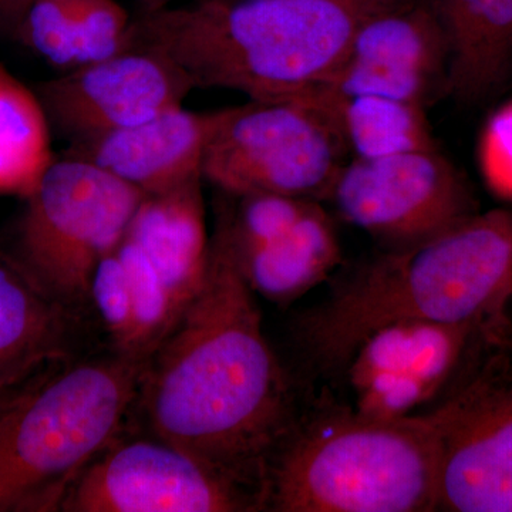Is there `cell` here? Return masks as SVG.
<instances>
[{
	"instance_id": "ffe728a7",
	"label": "cell",
	"mask_w": 512,
	"mask_h": 512,
	"mask_svg": "<svg viewBox=\"0 0 512 512\" xmlns=\"http://www.w3.org/2000/svg\"><path fill=\"white\" fill-rule=\"evenodd\" d=\"M50 130L37 94L0 63V194H32L55 161Z\"/></svg>"
},
{
	"instance_id": "7c38bea8",
	"label": "cell",
	"mask_w": 512,
	"mask_h": 512,
	"mask_svg": "<svg viewBox=\"0 0 512 512\" xmlns=\"http://www.w3.org/2000/svg\"><path fill=\"white\" fill-rule=\"evenodd\" d=\"M478 329L466 323L403 320L375 330L345 366L353 413L382 420L413 416L443 389Z\"/></svg>"
},
{
	"instance_id": "4316f807",
	"label": "cell",
	"mask_w": 512,
	"mask_h": 512,
	"mask_svg": "<svg viewBox=\"0 0 512 512\" xmlns=\"http://www.w3.org/2000/svg\"><path fill=\"white\" fill-rule=\"evenodd\" d=\"M36 376H33L32 379L28 380V382L18 384V386L0 390V419H2L3 414L8 412L13 404L18 402L20 397H22V394L29 389L30 384H32L33 379H35Z\"/></svg>"
},
{
	"instance_id": "603a6c76",
	"label": "cell",
	"mask_w": 512,
	"mask_h": 512,
	"mask_svg": "<svg viewBox=\"0 0 512 512\" xmlns=\"http://www.w3.org/2000/svg\"><path fill=\"white\" fill-rule=\"evenodd\" d=\"M90 303L100 313L101 322L113 342L114 352L138 359L130 282L117 248L97 265L90 289Z\"/></svg>"
},
{
	"instance_id": "d4e9b609",
	"label": "cell",
	"mask_w": 512,
	"mask_h": 512,
	"mask_svg": "<svg viewBox=\"0 0 512 512\" xmlns=\"http://www.w3.org/2000/svg\"><path fill=\"white\" fill-rule=\"evenodd\" d=\"M478 160L491 191L512 201V101L495 111L485 124Z\"/></svg>"
},
{
	"instance_id": "9a60e30c",
	"label": "cell",
	"mask_w": 512,
	"mask_h": 512,
	"mask_svg": "<svg viewBox=\"0 0 512 512\" xmlns=\"http://www.w3.org/2000/svg\"><path fill=\"white\" fill-rule=\"evenodd\" d=\"M77 313L50 295L18 256L0 247V390L69 360Z\"/></svg>"
},
{
	"instance_id": "9c48e42d",
	"label": "cell",
	"mask_w": 512,
	"mask_h": 512,
	"mask_svg": "<svg viewBox=\"0 0 512 512\" xmlns=\"http://www.w3.org/2000/svg\"><path fill=\"white\" fill-rule=\"evenodd\" d=\"M264 498L156 439L117 437L70 484L59 511L241 512Z\"/></svg>"
},
{
	"instance_id": "30bf717a",
	"label": "cell",
	"mask_w": 512,
	"mask_h": 512,
	"mask_svg": "<svg viewBox=\"0 0 512 512\" xmlns=\"http://www.w3.org/2000/svg\"><path fill=\"white\" fill-rule=\"evenodd\" d=\"M194 89L190 77L167 57L128 47L37 84L35 93L50 128L74 143L183 106Z\"/></svg>"
},
{
	"instance_id": "8fae6325",
	"label": "cell",
	"mask_w": 512,
	"mask_h": 512,
	"mask_svg": "<svg viewBox=\"0 0 512 512\" xmlns=\"http://www.w3.org/2000/svg\"><path fill=\"white\" fill-rule=\"evenodd\" d=\"M447 73V39L430 3L392 0L360 23L338 69L309 92L380 94L426 107L446 90Z\"/></svg>"
},
{
	"instance_id": "484cf974",
	"label": "cell",
	"mask_w": 512,
	"mask_h": 512,
	"mask_svg": "<svg viewBox=\"0 0 512 512\" xmlns=\"http://www.w3.org/2000/svg\"><path fill=\"white\" fill-rule=\"evenodd\" d=\"M33 0H0V36L15 39Z\"/></svg>"
},
{
	"instance_id": "4fadbf2b",
	"label": "cell",
	"mask_w": 512,
	"mask_h": 512,
	"mask_svg": "<svg viewBox=\"0 0 512 512\" xmlns=\"http://www.w3.org/2000/svg\"><path fill=\"white\" fill-rule=\"evenodd\" d=\"M439 508L512 512V387L477 382L458 394L444 440Z\"/></svg>"
},
{
	"instance_id": "277c9868",
	"label": "cell",
	"mask_w": 512,
	"mask_h": 512,
	"mask_svg": "<svg viewBox=\"0 0 512 512\" xmlns=\"http://www.w3.org/2000/svg\"><path fill=\"white\" fill-rule=\"evenodd\" d=\"M458 396L429 416L343 417L281 447L265 487L279 512H427L439 508L444 440Z\"/></svg>"
},
{
	"instance_id": "2e32d148",
	"label": "cell",
	"mask_w": 512,
	"mask_h": 512,
	"mask_svg": "<svg viewBox=\"0 0 512 512\" xmlns=\"http://www.w3.org/2000/svg\"><path fill=\"white\" fill-rule=\"evenodd\" d=\"M202 181L144 195L126 234L156 266L181 312L200 291L210 262Z\"/></svg>"
},
{
	"instance_id": "8992f818",
	"label": "cell",
	"mask_w": 512,
	"mask_h": 512,
	"mask_svg": "<svg viewBox=\"0 0 512 512\" xmlns=\"http://www.w3.org/2000/svg\"><path fill=\"white\" fill-rule=\"evenodd\" d=\"M338 124L308 97L249 99L210 111L202 178L229 194L329 197L348 163Z\"/></svg>"
},
{
	"instance_id": "52a82bcc",
	"label": "cell",
	"mask_w": 512,
	"mask_h": 512,
	"mask_svg": "<svg viewBox=\"0 0 512 512\" xmlns=\"http://www.w3.org/2000/svg\"><path fill=\"white\" fill-rule=\"evenodd\" d=\"M143 198L97 165L55 158L25 198L12 252L50 295L82 308L97 265L126 237Z\"/></svg>"
},
{
	"instance_id": "6da1fadb",
	"label": "cell",
	"mask_w": 512,
	"mask_h": 512,
	"mask_svg": "<svg viewBox=\"0 0 512 512\" xmlns=\"http://www.w3.org/2000/svg\"><path fill=\"white\" fill-rule=\"evenodd\" d=\"M254 291L227 245L210 238L200 291L148 357L136 404L156 439L264 498L291 424V393Z\"/></svg>"
},
{
	"instance_id": "d6986e66",
	"label": "cell",
	"mask_w": 512,
	"mask_h": 512,
	"mask_svg": "<svg viewBox=\"0 0 512 512\" xmlns=\"http://www.w3.org/2000/svg\"><path fill=\"white\" fill-rule=\"evenodd\" d=\"M302 96L332 116L352 158L437 148L427 123L426 107L420 104L380 94L333 96L309 92Z\"/></svg>"
},
{
	"instance_id": "3957f363",
	"label": "cell",
	"mask_w": 512,
	"mask_h": 512,
	"mask_svg": "<svg viewBox=\"0 0 512 512\" xmlns=\"http://www.w3.org/2000/svg\"><path fill=\"white\" fill-rule=\"evenodd\" d=\"M512 299V212L474 214L410 247L386 249L299 323L320 365H348L375 330L403 320L493 322Z\"/></svg>"
},
{
	"instance_id": "7402d4cb",
	"label": "cell",
	"mask_w": 512,
	"mask_h": 512,
	"mask_svg": "<svg viewBox=\"0 0 512 512\" xmlns=\"http://www.w3.org/2000/svg\"><path fill=\"white\" fill-rule=\"evenodd\" d=\"M15 39L63 73L76 69L74 0H33Z\"/></svg>"
},
{
	"instance_id": "44dd1931",
	"label": "cell",
	"mask_w": 512,
	"mask_h": 512,
	"mask_svg": "<svg viewBox=\"0 0 512 512\" xmlns=\"http://www.w3.org/2000/svg\"><path fill=\"white\" fill-rule=\"evenodd\" d=\"M133 299L136 318L138 359L148 360L154 350L170 335L183 312L178 309L170 289L136 242L124 237L117 247Z\"/></svg>"
},
{
	"instance_id": "5bb4252c",
	"label": "cell",
	"mask_w": 512,
	"mask_h": 512,
	"mask_svg": "<svg viewBox=\"0 0 512 512\" xmlns=\"http://www.w3.org/2000/svg\"><path fill=\"white\" fill-rule=\"evenodd\" d=\"M210 113L175 107L136 126L70 143L64 156L107 171L144 195L202 178Z\"/></svg>"
},
{
	"instance_id": "ac0fdd59",
	"label": "cell",
	"mask_w": 512,
	"mask_h": 512,
	"mask_svg": "<svg viewBox=\"0 0 512 512\" xmlns=\"http://www.w3.org/2000/svg\"><path fill=\"white\" fill-rule=\"evenodd\" d=\"M231 254L249 288L275 303L305 295L328 278L342 259L338 234L318 202L281 237Z\"/></svg>"
},
{
	"instance_id": "83f0119b",
	"label": "cell",
	"mask_w": 512,
	"mask_h": 512,
	"mask_svg": "<svg viewBox=\"0 0 512 512\" xmlns=\"http://www.w3.org/2000/svg\"><path fill=\"white\" fill-rule=\"evenodd\" d=\"M138 2H140L141 12H154V10L174 6L178 0H138Z\"/></svg>"
},
{
	"instance_id": "5b68a950",
	"label": "cell",
	"mask_w": 512,
	"mask_h": 512,
	"mask_svg": "<svg viewBox=\"0 0 512 512\" xmlns=\"http://www.w3.org/2000/svg\"><path fill=\"white\" fill-rule=\"evenodd\" d=\"M146 363L114 352L33 379L0 419V512L60 510L70 484L121 436Z\"/></svg>"
},
{
	"instance_id": "cb8c5ba5",
	"label": "cell",
	"mask_w": 512,
	"mask_h": 512,
	"mask_svg": "<svg viewBox=\"0 0 512 512\" xmlns=\"http://www.w3.org/2000/svg\"><path fill=\"white\" fill-rule=\"evenodd\" d=\"M74 15L77 67L109 59L127 49L131 18L116 0H74Z\"/></svg>"
},
{
	"instance_id": "ba28073f",
	"label": "cell",
	"mask_w": 512,
	"mask_h": 512,
	"mask_svg": "<svg viewBox=\"0 0 512 512\" xmlns=\"http://www.w3.org/2000/svg\"><path fill=\"white\" fill-rule=\"evenodd\" d=\"M328 198L343 220L386 249L427 241L474 215L463 177L439 148L352 158Z\"/></svg>"
},
{
	"instance_id": "e0dca14e",
	"label": "cell",
	"mask_w": 512,
	"mask_h": 512,
	"mask_svg": "<svg viewBox=\"0 0 512 512\" xmlns=\"http://www.w3.org/2000/svg\"><path fill=\"white\" fill-rule=\"evenodd\" d=\"M448 46L446 92L478 101L512 72V0H427Z\"/></svg>"
},
{
	"instance_id": "7a4b0ae2",
	"label": "cell",
	"mask_w": 512,
	"mask_h": 512,
	"mask_svg": "<svg viewBox=\"0 0 512 512\" xmlns=\"http://www.w3.org/2000/svg\"><path fill=\"white\" fill-rule=\"evenodd\" d=\"M389 2L195 0L131 19L128 47L167 57L195 89L302 96L338 69L360 23Z\"/></svg>"
}]
</instances>
